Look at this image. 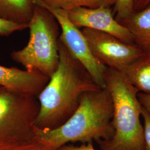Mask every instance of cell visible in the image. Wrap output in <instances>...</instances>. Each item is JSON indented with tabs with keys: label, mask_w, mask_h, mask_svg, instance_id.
I'll list each match as a JSON object with an SVG mask.
<instances>
[{
	"label": "cell",
	"mask_w": 150,
	"mask_h": 150,
	"mask_svg": "<svg viewBox=\"0 0 150 150\" xmlns=\"http://www.w3.org/2000/svg\"><path fill=\"white\" fill-rule=\"evenodd\" d=\"M104 79L112 100L114 132L110 139L98 143L100 150H144L139 91L118 70L106 67Z\"/></svg>",
	"instance_id": "3"
},
{
	"label": "cell",
	"mask_w": 150,
	"mask_h": 150,
	"mask_svg": "<svg viewBox=\"0 0 150 150\" xmlns=\"http://www.w3.org/2000/svg\"><path fill=\"white\" fill-rule=\"evenodd\" d=\"M33 2L48 9L54 15L62 30L59 40L85 67L97 85L100 88H105L104 78L106 67L93 56L82 31L69 20L67 11L50 7L41 0H33Z\"/></svg>",
	"instance_id": "6"
},
{
	"label": "cell",
	"mask_w": 150,
	"mask_h": 150,
	"mask_svg": "<svg viewBox=\"0 0 150 150\" xmlns=\"http://www.w3.org/2000/svg\"><path fill=\"white\" fill-rule=\"evenodd\" d=\"M28 28L30 38L27 45L12 52L11 59L26 70L38 71L50 78L59 63V23L48 9L35 4Z\"/></svg>",
	"instance_id": "4"
},
{
	"label": "cell",
	"mask_w": 150,
	"mask_h": 150,
	"mask_svg": "<svg viewBox=\"0 0 150 150\" xmlns=\"http://www.w3.org/2000/svg\"><path fill=\"white\" fill-rule=\"evenodd\" d=\"M93 56L106 67L123 72L143 54L135 44L125 43L105 32L88 28L81 31Z\"/></svg>",
	"instance_id": "7"
},
{
	"label": "cell",
	"mask_w": 150,
	"mask_h": 150,
	"mask_svg": "<svg viewBox=\"0 0 150 150\" xmlns=\"http://www.w3.org/2000/svg\"><path fill=\"white\" fill-rule=\"evenodd\" d=\"M50 78L38 71L20 70L0 65V86L37 97Z\"/></svg>",
	"instance_id": "9"
},
{
	"label": "cell",
	"mask_w": 150,
	"mask_h": 150,
	"mask_svg": "<svg viewBox=\"0 0 150 150\" xmlns=\"http://www.w3.org/2000/svg\"><path fill=\"white\" fill-rule=\"evenodd\" d=\"M113 106L106 88L85 92L81 96L74 113L62 126L35 132L48 150H56L69 143H97L110 139L114 129Z\"/></svg>",
	"instance_id": "2"
},
{
	"label": "cell",
	"mask_w": 150,
	"mask_h": 150,
	"mask_svg": "<svg viewBox=\"0 0 150 150\" xmlns=\"http://www.w3.org/2000/svg\"><path fill=\"white\" fill-rule=\"evenodd\" d=\"M28 28L27 23H21L10 21L0 16V36H8L13 32Z\"/></svg>",
	"instance_id": "16"
},
{
	"label": "cell",
	"mask_w": 150,
	"mask_h": 150,
	"mask_svg": "<svg viewBox=\"0 0 150 150\" xmlns=\"http://www.w3.org/2000/svg\"><path fill=\"white\" fill-rule=\"evenodd\" d=\"M143 51V54L122 72L139 92L150 95V48Z\"/></svg>",
	"instance_id": "11"
},
{
	"label": "cell",
	"mask_w": 150,
	"mask_h": 150,
	"mask_svg": "<svg viewBox=\"0 0 150 150\" xmlns=\"http://www.w3.org/2000/svg\"><path fill=\"white\" fill-rule=\"evenodd\" d=\"M137 96L142 106L150 112V95L139 92Z\"/></svg>",
	"instance_id": "19"
},
{
	"label": "cell",
	"mask_w": 150,
	"mask_h": 150,
	"mask_svg": "<svg viewBox=\"0 0 150 150\" xmlns=\"http://www.w3.org/2000/svg\"><path fill=\"white\" fill-rule=\"evenodd\" d=\"M0 150H48L38 136L21 140L0 141Z\"/></svg>",
	"instance_id": "14"
},
{
	"label": "cell",
	"mask_w": 150,
	"mask_h": 150,
	"mask_svg": "<svg viewBox=\"0 0 150 150\" xmlns=\"http://www.w3.org/2000/svg\"><path fill=\"white\" fill-rule=\"evenodd\" d=\"M150 0H134L133 10L138 11L142 10L150 4Z\"/></svg>",
	"instance_id": "20"
},
{
	"label": "cell",
	"mask_w": 150,
	"mask_h": 150,
	"mask_svg": "<svg viewBox=\"0 0 150 150\" xmlns=\"http://www.w3.org/2000/svg\"><path fill=\"white\" fill-rule=\"evenodd\" d=\"M134 0H116L113 9V15L116 21L126 18L134 11Z\"/></svg>",
	"instance_id": "15"
},
{
	"label": "cell",
	"mask_w": 150,
	"mask_h": 150,
	"mask_svg": "<svg viewBox=\"0 0 150 150\" xmlns=\"http://www.w3.org/2000/svg\"><path fill=\"white\" fill-rule=\"evenodd\" d=\"M40 107L37 97L0 86V141L34 137Z\"/></svg>",
	"instance_id": "5"
},
{
	"label": "cell",
	"mask_w": 150,
	"mask_h": 150,
	"mask_svg": "<svg viewBox=\"0 0 150 150\" xmlns=\"http://www.w3.org/2000/svg\"><path fill=\"white\" fill-rule=\"evenodd\" d=\"M58 44V67L38 97L40 107L35 127L40 129L62 126L77 110L82 94L102 88L59 40Z\"/></svg>",
	"instance_id": "1"
},
{
	"label": "cell",
	"mask_w": 150,
	"mask_h": 150,
	"mask_svg": "<svg viewBox=\"0 0 150 150\" xmlns=\"http://www.w3.org/2000/svg\"><path fill=\"white\" fill-rule=\"evenodd\" d=\"M56 150H97L94 148L93 143L74 146L72 144L66 145Z\"/></svg>",
	"instance_id": "18"
},
{
	"label": "cell",
	"mask_w": 150,
	"mask_h": 150,
	"mask_svg": "<svg viewBox=\"0 0 150 150\" xmlns=\"http://www.w3.org/2000/svg\"><path fill=\"white\" fill-rule=\"evenodd\" d=\"M118 22L131 33L136 45L142 50L150 48V2L142 10L133 11Z\"/></svg>",
	"instance_id": "10"
},
{
	"label": "cell",
	"mask_w": 150,
	"mask_h": 150,
	"mask_svg": "<svg viewBox=\"0 0 150 150\" xmlns=\"http://www.w3.org/2000/svg\"><path fill=\"white\" fill-rule=\"evenodd\" d=\"M141 117L143 120L144 150H150V112L143 107Z\"/></svg>",
	"instance_id": "17"
},
{
	"label": "cell",
	"mask_w": 150,
	"mask_h": 150,
	"mask_svg": "<svg viewBox=\"0 0 150 150\" xmlns=\"http://www.w3.org/2000/svg\"><path fill=\"white\" fill-rule=\"evenodd\" d=\"M67 16L77 28L83 27L105 32L125 43L134 44L129 30L115 20L111 7H77L67 11Z\"/></svg>",
	"instance_id": "8"
},
{
	"label": "cell",
	"mask_w": 150,
	"mask_h": 150,
	"mask_svg": "<svg viewBox=\"0 0 150 150\" xmlns=\"http://www.w3.org/2000/svg\"><path fill=\"white\" fill-rule=\"evenodd\" d=\"M34 7L33 0H0V16L15 22L28 24Z\"/></svg>",
	"instance_id": "12"
},
{
	"label": "cell",
	"mask_w": 150,
	"mask_h": 150,
	"mask_svg": "<svg viewBox=\"0 0 150 150\" xmlns=\"http://www.w3.org/2000/svg\"><path fill=\"white\" fill-rule=\"evenodd\" d=\"M50 7L69 11L77 7L97 8L101 7H111L116 0H41Z\"/></svg>",
	"instance_id": "13"
}]
</instances>
